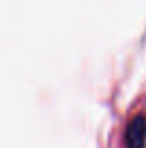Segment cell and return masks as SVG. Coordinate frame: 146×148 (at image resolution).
Returning a JSON list of instances; mask_svg holds the SVG:
<instances>
[{
    "label": "cell",
    "instance_id": "cell-1",
    "mask_svg": "<svg viewBox=\"0 0 146 148\" xmlns=\"http://www.w3.org/2000/svg\"><path fill=\"white\" fill-rule=\"evenodd\" d=\"M144 145H146V118L135 116L126 127V146L144 148Z\"/></svg>",
    "mask_w": 146,
    "mask_h": 148
}]
</instances>
